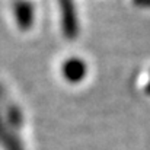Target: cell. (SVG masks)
<instances>
[{"label":"cell","mask_w":150,"mask_h":150,"mask_svg":"<svg viewBox=\"0 0 150 150\" xmlns=\"http://www.w3.org/2000/svg\"><path fill=\"white\" fill-rule=\"evenodd\" d=\"M18 10H19V13H21V18H19L21 22H22V23L26 22V25H28L29 21H31V18H32V10H31V6L28 4V1H19Z\"/></svg>","instance_id":"cell-1"}]
</instances>
